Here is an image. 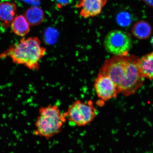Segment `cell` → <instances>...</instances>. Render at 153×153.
<instances>
[{
	"mask_svg": "<svg viewBox=\"0 0 153 153\" xmlns=\"http://www.w3.org/2000/svg\"><path fill=\"white\" fill-rule=\"evenodd\" d=\"M15 64L23 65L30 70H37L40 61L45 56L46 49L42 46L41 41L37 37L22 38L19 43L7 51Z\"/></svg>",
	"mask_w": 153,
	"mask_h": 153,
	"instance_id": "cell-1",
	"label": "cell"
},
{
	"mask_svg": "<svg viewBox=\"0 0 153 153\" xmlns=\"http://www.w3.org/2000/svg\"><path fill=\"white\" fill-rule=\"evenodd\" d=\"M67 117L62 113L56 105H49L41 107L35 122L34 134L49 140L62 131Z\"/></svg>",
	"mask_w": 153,
	"mask_h": 153,
	"instance_id": "cell-2",
	"label": "cell"
},
{
	"mask_svg": "<svg viewBox=\"0 0 153 153\" xmlns=\"http://www.w3.org/2000/svg\"><path fill=\"white\" fill-rule=\"evenodd\" d=\"M139 59L135 55H129L127 75L118 88L119 94L129 97L135 94L143 85L145 78L140 68Z\"/></svg>",
	"mask_w": 153,
	"mask_h": 153,
	"instance_id": "cell-3",
	"label": "cell"
},
{
	"mask_svg": "<svg viewBox=\"0 0 153 153\" xmlns=\"http://www.w3.org/2000/svg\"><path fill=\"white\" fill-rule=\"evenodd\" d=\"M129 55H114L105 60L99 70V73L109 77L118 88L127 75Z\"/></svg>",
	"mask_w": 153,
	"mask_h": 153,
	"instance_id": "cell-4",
	"label": "cell"
},
{
	"mask_svg": "<svg viewBox=\"0 0 153 153\" xmlns=\"http://www.w3.org/2000/svg\"><path fill=\"white\" fill-rule=\"evenodd\" d=\"M105 49L114 55H127L132 42L130 34L123 30H114L108 32L104 41Z\"/></svg>",
	"mask_w": 153,
	"mask_h": 153,
	"instance_id": "cell-5",
	"label": "cell"
},
{
	"mask_svg": "<svg viewBox=\"0 0 153 153\" xmlns=\"http://www.w3.org/2000/svg\"><path fill=\"white\" fill-rule=\"evenodd\" d=\"M66 114L70 122L82 127L93 121L96 116V109L91 104L78 100L69 107Z\"/></svg>",
	"mask_w": 153,
	"mask_h": 153,
	"instance_id": "cell-6",
	"label": "cell"
},
{
	"mask_svg": "<svg viewBox=\"0 0 153 153\" xmlns=\"http://www.w3.org/2000/svg\"><path fill=\"white\" fill-rule=\"evenodd\" d=\"M94 87L97 97L103 101L116 98L119 94L114 81L108 76L99 73L94 82Z\"/></svg>",
	"mask_w": 153,
	"mask_h": 153,
	"instance_id": "cell-7",
	"label": "cell"
},
{
	"mask_svg": "<svg viewBox=\"0 0 153 153\" xmlns=\"http://www.w3.org/2000/svg\"><path fill=\"white\" fill-rule=\"evenodd\" d=\"M108 2V0H79L76 5L80 9L82 18L89 19L98 16Z\"/></svg>",
	"mask_w": 153,
	"mask_h": 153,
	"instance_id": "cell-8",
	"label": "cell"
},
{
	"mask_svg": "<svg viewBox=\"0 0 153 153\" xmlns=\"http://www.w3.org/2000/svg\"><path fill=\"white\" fill-rule=\"evenodd\" d=\"M16 5L15 3L8 1H3L0 3V21L5 29L11 26L16 17Z\"/></svg>",
	"mask_w": 153,
	"mask_h": 153,
	"instance_id": "cell-9",
	"label": "cell"
},
{
	"mask_svg": "<svg viewBox=\"0 0 153 153\" xmlns=\"http://www.w3.org/2000/svg\"><path fill=\"white\" fill-rule=\"evenodd\" d=\"M133 35L135 38L141 40L148 39L152 33L150 25L146 21H139L134 25L131 29Z\"/></svg>",
	"mask_w": 153,
	"mask_h": 153,
	"instance_id": "cell-10",
	"label": "cell"
},
{
	"mask_svg": "<svg viewBox=\"0 0 153 153\" xmlns=\"http://www.w3.org/2000/svg\"><path fill=\"white\" fill-rule=\"evenodd\" d=\"M30 25L25 16L20 15L15 17L11 26L15 34L20 37H24L29 32Z\"/></svg>",
	"mask_w": 153,
	"mask_h": 153,
	"instance_id": "cell-11",
	"label": "cell"
},
{
	"mask_svg": "<svg viewBox=\"0 0 153 153\" xmlns=\"http://www.w3.org/2000/svg\"><path fill=\"white\" fill-rule=\"evenodd\" d=\"M24 16L30 25L32 26L39 25L43 22L45 18L42 10L37 7H30L27 10Z\"/></svg>",
	"mask_w": 153,
	"mask_h": 153,
	"instance_id": "cell-12",
	"label": "cell"
},
{
	"mask_svg": "<svg viewBox=\"0 0 153 153\" xmlns=\"http://www.w3.org/2000/svg\"><path fill=\"white\" fill-rule=\"evenodd\" d=\"M139 66L144 77L153 80V51L139 59Z\"/></svg>",
	"mask_w": 153,
	"mask_h": 153,
	"instance_id": "cell-13",
	"label": "cell"
},
{
	"mask_svg": "<svg viewBox=\"0 0 153 153\" xmlns=\"http://www.w3.org/2000/svg\"><path fill=\"white\" fill-rule=\"evenodd\" d=\"M146 4L150 7H153V0H142Z\"/></svg>",
	"mask_w": 153,
	"mask_h": 153,
	"instance_id": "cell-14",
	"label": "cell"
},
{
	"mask_svg": "<svg viewBox=\"0 0 153 153\" xmlns=\"http://www.w3.org/2000/svg\"><path fill=\"white\" fill-rule=\"evenodd\" d=\"M60 5L65 6L68 4V0H56Z\"/></svg>",
	"mask_w": 153,
	"mask_h": 153,
	"instance_id": "cell-15",
	"label": "cell"
},
{
	"mask_svg": "<svg viewBox=\"0 0 153 153\" xmlns=\"http://www.w3.org/2000/svg\"><path fill=\"white\" fill-rule=\"evenodd\" d=\"M7 56V55L6 51L3 53H0V59L5 58Z\"/></svg>",
	"mask_w": 153,
	"mask_h": 153,
	"instance_id": "cell-16",
	"label": "cell"
},
{
	"mask_svg": "<svg viewBox=\"0 0 153 153\" xmlns=\"http://www.w3.org/2000/svg\"><path fill=\"white\" fill-rule=\"evenodd\" d=\"M152 45H153V38L152 40Z\"/></svg>",
	"mask_w": 153,
	"mask_h": 153,
	"instance_id": "cell-17",
	"label": "cell"
},
{
	"mask_svg": "<svg viewBox=\"0 0 153 153\" xmlns=\"http://www.w3.org/2000/svg\"><path fill=\"white\" fill-rule=\"evenodd\" d=\"M33 1H38V0H33Z\"/></svg>",
	"mask_w": 153,
	"mask_h": 153,
	"instance_id": "cell-18",
	"label": "cell"
}]
</instances>
